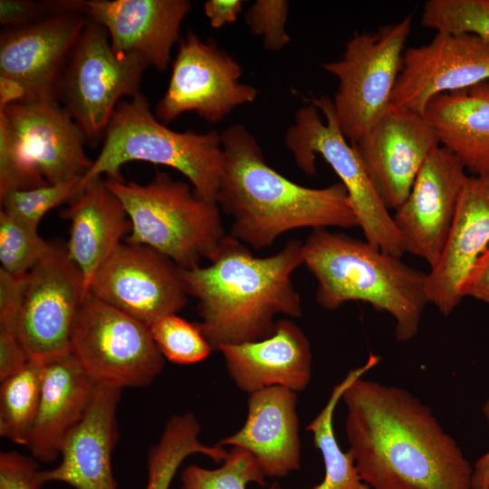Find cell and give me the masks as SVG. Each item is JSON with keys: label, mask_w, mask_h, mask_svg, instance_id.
Segmentation results:
<instances>
[{"label": "cell", "mask_w": 489, "mask_h": 489, "mask_svg": "<svg viewBox=\"0 0 489 489\" xmlns=\"http://www.w3.org/2000/svg\"><path fill=\"white\" fill-rule=\"evenodd\" d=\"M341 399L349 451L370 489H472L462 449L408 390L360 377Z\"/></svg>", "instance_id": "cell-1"}, {"label": "cell", "mask_w": 489, "mask_h": 489, "mask_svg": "<svg viewBox=\"0 0 489 489\" xmlns=\"http://www.w3.org/2000/svg\"><path fill=\"white\" fill-rule=\"evenodd\" d=\"M302 246L292 239L275 254L257 257L229 234L207 266L180 268L187 294L197 300V324L213 350L270 337L278 314L301 316L302 301L291 276L303 264Z\"/></svg>", "instance_id": "cell-2"}, {"label": "cell", "mask_w": 489, "mask_h": 489, "mask_svg": "<svg viewBox=\"0 0 489 489\" xmlns=\"http://www.w3.org/2000/svg\"><path fill=\"white\" fill-rule=\"evenodd\" d=\"M220 134L224 161L216 204L231 216L235 238L260 250L291 230L358 226L340 182L321 188L296 184L267 164L244 126L232 125Z\"/></svg>", "instance_id": "cell-3"}, {"label": "cell", "mask_w": 489, "mask_h": 489, "mask_svg": "<svg viewBox=\"0 0 489 489\" xmlns=\"http://www.w3.org/2000/svg\"><path fill=\"white\" fill-rule=\"evenodd\" d=\"M400 258L328 228L313 229L302 246L320 306L332 311L349 302L369 303L393 317L396 340L404 342L417 333L429 301L427 273Z\"/></svg>", "instance_id": "cell-4"}, {"label": "cell", "mask_w": 489, "mask_h": 489, "mask_svg": "<svg viewBox=\"0 0 489 489\" xmlns=\"http://www.w3.org/2000/svg\"><path fill=\"white\" fill-rule=\"evenodd\" d=\"M101 152L82 177L81 187L93 178L123 180L120 168L140 160L172 168L182 173L194 190L216 203L224 154L221 134L172 130L155 118L141 93L117 105L104 134Z\"/></svg>", "instance_id": "cell-5"}, {"label": "cell", "mask_w": 489, "mask_h": 489, "mask_svg": "<svg viewBox=\"0 0 489 489\" xmlns=\"http://www.w3.org/2000/svg\"><path fill=\"white\" fill-rule=\"evenodd\" d=\"M131 223L127 242L149 246L181 269L199 266L225 235L218 205L158 171L147 184L106 179Z\"/></svg>", "instance_id": "cell-6"}, {"label": "cell", "mask_w": 489, "mask_h": 489, "mask_svg": "<svg viewBox=\"0 0 489 489\" xmlns=\"http://www.w3.org/2000/svg\"><path fill=\"white\" fill-rule=\"evenodd\" d=\"M85 134L57 100L0 107V195L83 177Z\"/></svg>", "instance_id": "cell-7"}, {"label": "cell", "mask_w": 489, "mask_h": 489, "mask_svg": "<svg viewBox=\"0 0 489 489\" xmlns=\"http://www.w3.org/2000/svg\"><path fill=\"white\" fill-rule=\"evenodd\" d=\"M285 144L297 167L308 176L316 174L317 155L331 167L347 190L358 226L368 243L398 257L406 253L392 215L342 133L329 97L313 98L311 104L297 110Z\"/></svg>", "instance_id": "cell-8"}, {"label": "cell", "mask_w": 489, "mask_h": 489, "mask_svg": "<svg viewBox=\"0 0 489 489\" xmlns=\"http://www.w3.org/2000/svg\"><path fill=\"white\" fill-rule=\"evenodd\" d=\"M412 16L380 27L375 33L355 34L343 55L323 63L338 80L332 101L339 126L350 144L358 141L391 107Z\"/></svg>", "instance_id": "cell-9"}, {"label": "cell", "mask_w": 489, "mask_h": 489, "mask_svg": "<svg viewBox=\"0 0 489 489\" xmlns=\"http://www.w3.org/2000/svg\"><path fill=\"white\" fill-rule=\"evenodd\" d=\"M70 350L96 383L145 387L162 371L164 357L149 326L86 292Z\"/></svg>", "instance_id": "cell-10"}, {"label": "cell", "mask_w": 489, "mask_h": 489, "mask_svg": "<svg viewBox=\"0 0 489 489\" xmlns=\"http://www.w3.org/2000/svg\"><path fill=\"white\" fill-rule=\"evenodd\" d=\"M148 67L138 56L116 53L106 30L89 19L64 70L58 99L87 139L97 141L121 99L140 92Z\"/></svg>", "instance_id": "cell-11"}, {"label": "cell", "mask_w": 489, "mask_h": 489, "mask_svg": "<svg viewBox=\"0 0 489 489\" xmlns=\"http://www.w3.org/2000/svg\"><path fill=\"white\" fill-rule=\"evenodd\" d=\"M83 275L66 246L52 244L25 277L17 330L29 359L70 350L73 322L86 293Z\"/></svg>", "instance_id": "cell-12"}, {"label": "cell", "mask_w": 489, "mask_h": 489, "mask_svg": "<svg viewBox=\"0 0 489 489\" xmlns=\"http://www.w3.org/2000/svg\"><path fill=\"white\" fill-rule=\"evenodd\" d=\"M241 75V66L226 52L189 33L179 43L156 115L168 123L193 111L208 122H218L237 106L256 99L257 90L242 83Z\"/></svg>", "instance_id": "cell-13"}, {"label": "cell", "mask_w": 489, "mask_h": 489, "mask_svg": "<svg viewBox=\"0 0 489 489\" xmlns=\"http://www.w3.org/2000/svg\"><path fill=\"white\" fill-rule=\"evenodd\" d=\"M87 291L150 326L187 303L180 268L142 244L121 243L92 277Z\"/></svg>", "instance_id": "cell-14"}, {"label": "cell", "mask_w": 489, "mask_h": 489, "mask_svg": "<svg viewBox=\"0 0 489 489\" xmlns=\"http://www.w3.org/2000/svg\"><path fill=\"white\" fill-rule=\"evenodd\" d=\"M89 18L64 11L29 24L4 29L0 36V80L14 84L20 101L57 100L60 83Z\"/></svg>", "instance_id": "cell-15"}, {"label": "cell", "mask_w": 489, "mask_h": 489, "mask_svg": "<svg viewBox=\"0 0 489 489\" xmlns=\"http://www.w3.org/2000/svg\"><path fill=\"white\" fill-rule=\"evenodd\" d=\"M489 81V42L472 34H436L407 48L391 107L420 114L434 97Z\"/></svg>", "instance_id": "cell-16"}, {"label": "cell", "mask_w": 489, "mask_h": 489, "mask_svg": "<svg viewBox=\"0 0 489 489\" xmlns=\"http://www.w3.org/2000/svg\"><path fill=\"white\" fill-rule=\"evenodd\" d=\"M467 177L455 156L439 145L392 215L405 252L423 259L430 268L442 255Z\"/></svg>", "instance_id": "cell-17"}, {"label": "cell", "mask_w": 489, "mask_h": 489, "mask_svg": "<svg viewBox=\"0 0 489 489\" xmlns=\"http://www.w3.org/2000/svg\"><path fill=\"white\" fill-rule=\"evenodd\" d=\"M388 209L408 197L437 135L423 114L390 107L371 129L351 144Z\"/></svg>", "instance_id": "cell-18"}, {"label": "cell", "mask_w": 489, "mask_h": 489, "mask_svg": "<svg viewBox=\"0 0 489 489\" xmlns=\"http://www.w3.org/2000/svg\"><path fill=\"white\" fill-rule=\"evenodd\" d=\"M70 5L106 30L116 53L138 56L163 72L192 5L187 0H70Z\"/></svg>", "instance_id": "cell-19"}, {"label": "cell", "mask_w": 489, "mask_h": 489, "mask_svg": "<svg viewBox=\"0 0 489 489\" xmlns=\"http://www.w3.org/2000/svg\"><path fill=\"white\" fill-rule=\"evenodd\" d=\"M120 392V388L97 383L85 414L62 444L60 464L37 472L40 484L62 482L74 489H116L111 455L118 438Z\"/></svg>", "instance_id": "cell-20"}, {"label": "cell", "mask_w": 489, "mask_h": 489, "mask_svg": "<svg viewBox=\"0 0 489 489\" xmlns=\"http://www.w3.org/2000/svg\"><path fill=\"white\" fill-rule=\"evenodd\" d=\"M489 247V176H468L437 264L427 273L429 303L449 315L461 302V285Z\"/></svg>", "instance_id": "cell-21"}, {"label": "cell", "mask_w": 489, "mask_h": 489, "mask_svg": "<svg viewBox=\"0 0 489 489\" xmlns=\"http://www.w3.org/2000/svg\"><path fill=\"white\" fill-rule=\"evenodd\" d=\"M218 350L235 386L249 394L275 386L299 392L311 381V345L291 320H277L268 338L223 345Z\"/></svg>", "instance_id": "cell-22"}, {"label": "cell", "mask_w": 489, "mask_h": 489, "mask_svg": "<svg viewBox=\"0 0 489 489\" xmlns=\"http://www.w3.org/2000/svg\"><path fill=\"white\" fill-rule=\"evenodd\" d=\"M296 392L280 386L249 394L243 427L217 444L249 452L266 477H284L301 465Z\"/></svg>", "instance_id": "cell-23"}, {"label": "cell", "mask_w": 489, "mask_h": 489, "mask_svg": "<svg viewBox=\"0 0 489 489\" xmlns=\"http://www.w3.org/2000/svg\"><path fill=\"white\" fill-rule=\"evenodd\" d=\"M42 361L39 408L26 446L33 458L51 463L85 414L97 383L71 350Z\"/></svg>", "instance_id": "cell-24"}, {"label": "cell", "mask_w": 489, "mask_h": 489, "mask_svg": "<svg viewBox=\"0 0 489 489\" xmlns=\"http://www.w3.org/2000/svg\"><path fill=\"white\" fill-rule=\"evenodd\" d=\"M61 216L70 221L65 246L82 272L87 290L95 273L130 232V220L102 177L91 179Z\"/></svg>", "instance_id": "cell-25"}, {"label": "cell", "mask_w": 489, "mask_h": 489, "mask_svg": "<svg viewBox=\"0 0 489 489\" xmlns=\"http://www.w3.org/2000/svg\"><path fill=\"white\" fill-rule=\"evenodd\" d=\"M423 115L472 176H489V81L431 99Z\"/></svg>", "instance_id": "cell-26"}, {"label": "cell", "mask_w": 489, "mask_h": 489, "mask_svg": "<svg viewBox=\"0 0 489 489\" xmlns=\"http://www.w3.org/2000/svg\"><path fill=\"white\" fill-rule=\"evenodd\" d=\"M380 361V357L370 354L367 361L351 370L331 390V396L320 413L307 425L313 436V444L321 454L324 477L313 489H370L360 479L350 451L341 450L334 433L333 415L345 389ZM264 489H279L273 484Z\"/></svg>", "instance_id": "cell-27"}, {"label": "cell", "mask_w": 489, "mask_h": 489, "mask_svg": "<svg viewBox=\"0 0 489 489\" xmlns=\"http://www.w3.org/2000/svg\"><path fill=\"white\" fill-rule=\"evenodd\" d=\"M199 434L200 425L192 413L174 415L168 420L158 443L149 450L146 489H169L182 462L194 454L215 462L227 457L224 446L202 443Z\"/></svg>", "instance_id": "cell-28"}, {"label": "cell", "mask_w": 489, "mask_h": 489, "mask_svg": "<svg viewBox=\"0 0 489 489\" xmlns=\"http://www.w3.org/2000/svg\"><path fill=\"white\" fill-rule=\"evenodd\" d=\"M43 361L29 360L1 379L0 435L26 446L34 424L42 388Z\"/></svg>", "instance_id": "cell-29"}, {"label": "cell", "mask_w": 489, "mask_h": 489, "mask_svg": "<svg viewBox=\"0 0 489 489\" xmlns=\"http://www.w3.org/2000/svg\"><path fill=\"white\" fill-rule=\"evenodd\" d=\"M421 24L436 34H472L489 42V0H428Z\"/></svg>", "instance_id": "cell-30"}, {"label": "cell", "mask_w": 489, "mask_h": 489, "mask_svg": "<svg viewBox=\"0 0 489 489\" xmlns=\"http://www.w3.org/2000/svg\"><path fill=\"white\" fill-rule=\"evenodd\" d=\"M223 462L215 469L187 466L180 475V489H246L250 483L264 484L266 476L246 450L232 447Z\"/></svg>", "instance_id": "cell-31"}, {"label": "cell", "mask_w": 489, "mask_h": 489, "mask_svg": "<svg viewBox=\"0 0 489 489\" xmlns=\"http://www.w3.org/2000/svg\"><path fill=\"white\" fill-rule=\"evenodd\" d=\"M38 228L0 212V269L14 276H24L51 249Z\"/></svg>", "instance_id": "cell-32"}, {"label": "cell", "mask_w": 489, "mask_h": 489, "mask_svg": "<svg viewBox=\"0 0 489 489\" xmlns=\"http://www.w3.org/2000/svg\"><path fill=\"white\" fill-rule=\"evenodd\" d=\"M149 330L163 357L176 364L200 362L213 350L198 324L189 322L177 313L158 320Z\"/></svg>", "instance_id": "cell-33"}, {"label": "cell", "mask_w": 489, "mask_h": 489, "mask_svg": "<svg viewBox=\"0 0 489 489\" xmlns=\"http://www.w3.org/2000/svg\"><path fill=\"white\" fill-rule=\"evenodd\" d=\"M82 177L32 189L8 190L0 195L1 210L38 228L49 211L63 203H71L82 192Z\"/></svg>", "instance_id": "cell-34"}, {"label": "cell", "mask_w": 489, "mask_h": 489, "mask_svg": "<svg viewBox=\"0 0 489 489\" xmlns=\"http://www.w3.org/2000/svg\"><path fill=\"white\" fill-rule=\"evenodd\" d=\"M289 3L284 0H256L245 14V22L252 34L260 36L263 45L279 51L291 38L285 30Z\"/></svg>", "instance_id": "cell-35"}, {"label": "cell", "mask_w": 489, "mask_h": 489, "mask_svg": "<svg viewBox=\"0 0 489 489\" xmlns=\"http://www.w3.org/2000/svg\"><path fill=\"white\" fill-rule=\"evenodd\" d=\"M34 458L15 451L0 454V489H41Z\"/></svg>", "instance_id": "cell-36"}, {"label": "cell", "mask_w": 489, "mask_h": 489, "mask_svg": "<svg viewBox=\"0 0 489 489\" xmlns=\"http://www.w3.org/2000/svg\"><path fill=\"white\" fill-rule=\"evenodd\" d=\"M59 12L57 1L1 0L0 24L5 29L16 28Z\"/></svg>", "instance_id": "cell-37"}, {"label": "cell", "mask_w": 489, "mask_h": 489, "mask_svg": "<svg viewBox=\"0 0 489 489\" xmlns=\"http://www.w3.org/2000/svg\"><path fill=\"white\" fill-rule=\"evenodd\" d=\"M25 277L14 276L0 269V330L18 333V313Z\"/></svg>", "instance_id": "cell-38"}, {"label": "cell", "mask_w": 489, "mask_h": 489, "mask_svg": "<svg viewBox=\"0 0 489 489\" xmlns=\"http://www.w3.org/2000/svg\"><path fill=\"white\" fill-rule=\"evenodd\" d=\"M461 298L473 297L489 304V247L475 262L460 288Z\"/></svg>", "instance_id": "cell-39"}, {"label": "cell", "mask_w": 489, "mask_h": 489, "mask_svg": "<svg viewBox=\"0 0 489 489\" xmlns=\"http://www.w3.org/2000/svg\"><path fill=\"white\" fill-rule=\"evenodd\" d=\"M241 0H208L204 11L213 28H221L226 24L235 23L242 12Z\"/></svg>", "instance_id": "cell-40"}, {"label": "cell", "mask_w": 489, "mask_h": 489, "mask_svg": "<svg viewBox=\"0 0 489 489\" xmlns=\"http://www.w3.org/2000/svg\"><path fill=\"white\" fill-rule=\"evenodd\" d=\"M483 413L489 426V398L483 406ZM472 489H489V450L473 465Z\"/></svg>", "instance_id": "cell-41"}]
</instances>
